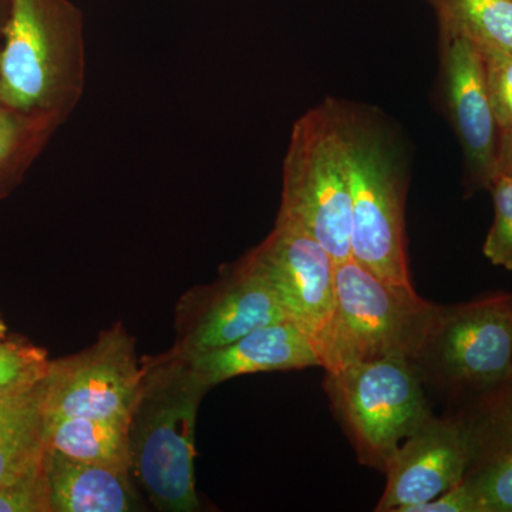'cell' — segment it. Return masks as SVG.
<instances>
[{"mask_svg": "<svg viewBox=\"0 0 512 512\" xmlns=\"http://www.w3.org/2000/svg\"><path fill=\"white\" fill-rule=\"evenodd\" d=\"M141 375L136 340L117 323L82 352L50 360L42 380L45 421L86 416L127 426Z\"/></svg>", "mask_w": 512, "mask_h": 512, "instance_id": "obj_8", "label": "cell"}, {"mask_svg": "<svg viewBox=\"0 0 512 512\" xmlns=\"http://www.w3.org/2000/svg\"><path fill=\"white\" fill-rule=\"evenodd\" d=\"M43 471L52 512L144 510L130 470L73 460L46 448Z\"/></svg>", "mask_w": 512, "mask_h": 512, "instance_id": "obj_15", "label": "cell"}, {"mask_svg": "<svg viewBox=\"0 0 512 512\" xmlns=\"http://www.w3.org/2000/svg\"><path fill=\"white\" fill-rule=\"evenodd\" d=\"M9 0H0V39H2L3 28L8 18Z\"/></svg>", "mask_w": 512, "mask_h": 512, "instance_id": "obj_26", "label": "cell"}, {"mask_svg": "<svg viewBox=\"0 0 512 512\" xmlns=\"http://www.w3.org/2000/svg\"><path fill=\"white\" fill-rule=\"evenodd\" d=\"M140 389L127 421L131 476L161 512H195V423L210 387L191 360L168 350L141 363Z\"/></svg>", "mask_w": 512, "mask_h": 512, "instance_id": "obj_1", "label": "cell"}, {"mask_svg": "<svg viewBox=\"0 0 512 512\" xmlns=\"http://www.w3.org/2000/svg\"><path fill=\"white\" fill-rule=\"evenodd\" d=\"M9 338L8 328H6L5 322H3L2 316H0V345Z\"/></svg>", "mask_w": 512, "mask_h": 512, "instance_id": "obj_27", "label": "cell"}, {"mask_svg": "<svg viewBox=\"0 0 512 512\" xmlns=\"http://www.w3.org/2000/svg\"><path fill=\"white\" fill-rule=\"evenodd\" d=\"M242 259L274 292L286 319L318 348L335 311L333 256L305 232L276 222L264 242Z\"/></svg>", "mask_w": 512, "mask_h": 512, "instance_id": "obj_9", "label": "cell"}, {"mask_svg": "<svg viewBox=\"0 0 512 512\" xmlns=\"http://www.w3.org/2000/svg\"><path fill=\"white\" fill-rule=\"evenodd\" d=\"M413 512H485L480 495L466 481L439 495L434 500L419 505Z\"/></svg>", "mask_w": 512, "mask_h": 512, "instance_id": "obj_24", "label": "cell"}, {"mask_svg": "<svg viewBox=\"0 0 512 512\" xmlns=\"http://www.w3.org/2000/svg\"><path fill=\"white\" fill-rule=\"evenodd\" d=\"M49 363L45 349L9 335L0 345V396L37 386L45 379Z\"/></svg>", "mask_w": 512, "mask_h": 512, "instance_id": "obj_20", "label": "cell"}, {"mask_svg": "<svg viewBox=\"0 0 512 512\" xmlns=\"http://www.w3.org/2000/svg\"><path fill=\"white\" fill-rule=\"evenodd\" d=\"M350 197V255L384 281L413 286L406 241V154L376 111L346 107Z\"/></svg>", "mask_w": 512, "mask_h": 512, "instance_id": "obj_3", "label": "cell"}, {"mask_svg": "<svg viewBox=\"0 0 512 512\" xmlns=\"http://www.w3.org/2000/svg\"><path fill=\"white\" fill-rule=\"evenodd\" d=\"M410 365L458 409L511 382L512 295L437 305Z\"/></svg>", "mask_w": 512, "mask_h": 512, "instance_id": "obj_5", "label": "cell"}, {"mask_svg": "<svg viewBox=\"0 0 512 512\" xmlns=\"http://www.w3.org/2000/svg\"><path fill=\"white\" fill-rule=\"evenodd\" d=\"M441 79L448 114L476 188H488L497 170L500 127L488 93L483 56L463 37L440 40Z\"/></svg>", "mask_w": 512, "mask_h": 512, "instance_id": "obj_12", "label": "cell"}, {"mask_svg": "<svg viewBox=\"0 0 512 512\" xmlns=\"http://www.w3.org/2000/svg\"><path fill=\"white\" fill-rule=\"evenodd\" d=\"M335 286V311L316 348L326 373L369 360L412 362L436 303L413 286L384 281L353 258L336 264Z\"/></svg>", "mask_w": 512, "mask_h": 512, "instance_id": "obj_6", "label": "cell"}, {"mask_svg": "<svg viewBox=\"0 0 512 512\" xmlns=\"http://www.w3.org/2000/svg\"><path fill=\"white\" fill-rule=\"evenodd\" d=\"M478 47V46H477ZM483 56L485 79L498 127L512 126V52L478 47Z\"/></svg>", "mask_w": 512, "mask_h": 512, "instance_id": "obj_22", "label": "cell"}, {"mask_svg": "<svg viewBox=\"0 0 512 512\" xmlns=\"http://www.w3.org/2000/svg\"><path fill=\"white\" fill-rule=\"evenodd\" d=\"M281 320L288 319L274 292L241 259L212 284L191 289L180 299L173 349L192 359Z\"/></svg>", "mask_w": 512, "mask_h": 512, "instance_id": "obj_10", "label": "cell"}, {"mask_svg": "<svg viewBox=\"0 0 512 512\" xmlns=\"http://www.w3.org/2000/svg\"><path fill=\"white\" fill-rule=\"evenodd\" d=\"M63 121L0 104V201L22 184Z\"/></svg>", "mask_w": 512, "mask_h": 512, "instance_id": "obj_18", "label": "cell"}, {"mask_svg": "<svg viewBox=\"0 0 512 512\" xmlns=\"http://www.w3.org/2000/svg\"><path fill=\"white\" fill-rule=\"evenodd\" d=\"M190 360L210 389L237 376L320 367L312 340L289 320L252 330L231 345Z\"/></svg>", "mask_w": 512, "mask_h": 512, "instance_id": "obj_14", "label": "cell"}, {"mask_svg": "<svg viewBox=\"0 0 512 512\" xmlns=\"http://www.w3.org/2000/svg\"><path fill=\"white\" fill-rule=\"evenodd\" d=\"M0 512H52L45 471L0 484Z\"/></svg>", "mask_w": 512, "mask_h": 512, "instance_id": "obj_23", "label": "cell"}, {"mask_svg": "<svg viewBox=\"0 0 512 512\" xmlns=\"http://www.w3.org/2000/svg\"><path fill=\"white\" fill-rule=\"evenodd\" d=\"M45 447L73 460L130 470L127 426L116 421L86 416L47 420Z\"/></svg>", "mask_w": 512, "mask_h": 512, "instance_id": "obj_17", "label": "cell"}, {"mask_svg": "<svg viewBox=\"0 0 512 512\" xmlns=\"http://www.w3.org/2000/svg\"><path fill=\"white\" fill-rule=\"evenodd\" d=\"M440 40L463 37L478 47L512 52V0H427Z\"/></svg>", "mask_w": 512, "mask_h": 512, "instance_id": "obj_19", "label": "cell"}, {"mask_svg": "<svg viewBox=\"0 0 512 512\" xmlns=\"http://www.w3.org/2000/svg\"><path fill=\"white\" fill-rule=\"evenodd\" d=\"M488 190L493 194L495 215L483 252L491 264L512 272V178L497 174Z\"/></svg>", "mask_w": 512, "mask_h": 512, "instance_id": "obj_21", "label": "cell"}, {"mask_svg": "<svg viewBox=\"0 0 512 512\" xmlns=\"http://www.w3.org/2000/svg\"><path fill=\"white\" fill-rule=\"evenodd\" d=\"M346 107L345 101L326 99L296 121L284 160L276 218L316 239L336 264L352 258Z\"/></svg>", "mask_w": 512, "mask_h": 512, "instance_id": "obj_4", "label": "cell"}, {"mask_svg": "<svg viewBox=\"0 0 512 512\" xmlns=\"http://www.w3.org/2000/svg\"><path fill=\"white\" fill-rule=\"evenodd\" d=\"M470 439L463 417L431 416L400 444L383 473L386 488L377 512H413L456 487L470 464Z\"/></svg>", "mask_w": 512, "mask_h": 512, "instance_id": "obj_11", "label": "cell"}, {"mask_svg": "<svg viewBox=\"0 0 512 512\" xmlns=\"http://www.w3.org/2000/svg\"><path fill=\"white\" fill-rule=\"evenodd\" d=\"M470 439L466 481L485 512H512V380L461 407Z\"/></svg>", "mask_w": 512, "mask_h": 512, "instance_id": "obj_13", "label": "cell"}, {"mask_svg": "<svg viewBox=\"0 0 512 512\" xmlns=\"http://www.w3.org/2000/svg\"><path fill=\"white\" fill-rule=\"evenodd\" d=\"M45 427L42 382L0 396V484L43 470Z\"/></svg>", "mask_w": 512, "mask_h": 512, "instance_id": "obj_16", "label": "cell"}, {"mask_svg": "<svg viewBox=\"0 0 512 512\" xmlns=\"http://www.w3.org/2000/svg\"><path fill=\"white\" fill-rule=\"evenodd\" d=\"M86 84L83 16L70 0H9L0 104L66 123Z\"/></svg>", "mask_w": 512, "mask_h": 512, "instance_id": "obj_2", "label": "cell"}, {"mask_svg": "<svg viewBox=\"0 0 512 512\" xmlns=\"http://www.w3.org/2000/svg\"><path fill=\"white\" fill-rule=\"evenodd\" d=\"M497 174L507 175V177L512 178V126L501 128L500 130L497 170H495V175Z\"/></svg>", "mask_w": 512, "mask_h": 512, "instance_id": "obj_25", "label": "cell"}, {"mask_svg": "<svg viewBox=\"0 0 512 512\" xmlns=\"http://www.w3.org/2000/svg\"><path fill=\"white\" fill-rule=\"evenodd\" d=\"M325 387L360 463L379 471L433 416L420 377L404 359L353 363L326 373Z\"/></svg>", "mask_w": 512, "mask_h": 512, "instance_id": "obj_7", "label": "cell"}]
</instances>
